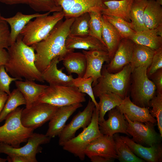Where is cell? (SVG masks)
<instances>
[{"instance_id":"6da1fadb","label":"cell","mask_w":162,"mask_h":162,"mask_svg":"<svg viewBox=\"0 0 162 162\" xmlns=\"http://www.w3.org/2000/svg\"><path fill=\"white\" fill-rule=\"evenodd\" d=\"M75 18L60 20L44 39L32 46L35 52V64L41 73L55 58L61 61L67 53L74 51L66 48L65 42Z\"/></svg>"},{"instance_id":"7a4b0ae2","label":"cell","mask_w":162,"mask_h":162,"mask_svg":"<svg viewBox=\"0 0 162 162\" xmlns=\"http://www.w3.org/2000/svg\"><path fill=\"white\" fill-rule=\"evenodd\" d=\"M7 50L9 58L4 67L12 77L20 80L24 78L44 82L41 73L35 64V52L33 47L25 44L20 35Z\"/></svg>"},{"instance_id":"3957f363","label":"cell","mask_w":162,"mask_h":162,"mask_svg":"<svg viewBox=\"0 0 162 162\" xmlns=\"http://www.w3.org/2000/svg\"><path fill=\"white\" fill-rule=\"evenodd\" d=\"M131 68L130 64L120 71L111 73L103 65L101 70L102 76L98 80L97 83L92 87L95 98L101 94L107 92L116 94L123 99L127 96L129 91Z\"/></svg>"},{"instance_id":"277c9868","label":"cell","mask_w":162,"mask_h":162,"mask_svg":"<svg viewBox=\"0 0 162 162\" xmlns=\"http://www.w3.org/2000/svg\"><path fill=\"white\" fill-rule=\"evenodd\" d=\"M47 12L30 21L21 32L20 35L23 42L29 46L44 39L56 24L64 17L62 11L53 13Z\"/></svg>"},{"instance_id":"5b68a950","label":"cell","mask_w":162,"mask_h":162,"mask_svg":"<svg viewBox=\"0 0 162 162\" xmlns=\"http://www.w3.org/2000/svg\"><path fill=\"white\" fill-rule=\"evenodd\" d=\"M23 109L18 107L7 116L4 124L0 126V142L19 148L33 133L34 130L25 127L22 123L21 115Z\"/></svg>"},{"instance_id":"8992f818","label":"cell","mask_w":162,"mask_h":162,"mask_svg":"<svg viewBox=\"0 0 162 162\" xmlns=\"http://www.w3.org/2000/svg\"><path fill=\"white\" fill-rule=\"evenodd\" d=\"M147 68L140 67L132 71L129 88L131 101L141 107H150V100L156 93V88L147 74Z\"/></svg>"},{"instance_id":"52a82bcc","label":"cell","mask_w":162,"mask_h":162,"mask_svg":"<svg viewBox=\"0 0 162 162\" xmlns=\"http://www.w3.org/2000/svg\"><path fill=\"white\" fill-rule=\"evenodd\" d=\"M99 110L95 107L89 125L77 136L65 143L62 146L63 149L84 160L86 147L93 140L102 135L99 128Z\"/></svg>"},{"instance_id":"ba28073f","label":"cell","mask_w":162,"mask_h":162,"mask_svg":"<svg viewBox=\"0 0 162 162\" xmlns=\"http://www.w3.org/2000/svg\"><path fill=\"white\" fill-rule=\"evenodd\" d=\"M85 96L74 86L49 85L37 102L60 107L85 102Z\"/></svg>"},{"instance_id":"9c48e42d","label":"cell","mask_w":162,"mask_h":162,"mask_svg":"<svg viewBox=\"0 0 162 162\" xmlns=\"http://www.w3.org/2000/svg\"><path fill=\"white\" fill-rule=\"evenodd\" d=\"M58 107L37 102L29 108L23 109L21 115L22 123L25 127L34 130L50 121Z\"/></svg>"},{"instance_id":"30bf717a","label":"cell","mask_w":162,"mask_h":162,"mask_svg":"<svg viewBox=\"0 0 162 162\" xmlns=\"http://www.w3.org/2000/svg\"><path fill=\"white\" fill-rule=\"evenodd\" d=\"M51 139L45 134L33 133L28 139L27 144L22 147L15 148L0 142V153L7 155H18L27 158L30 162H37L36 155L42 151V148L40 145L49 143Z\"/></svg>"},{"instance_id":"8fae6325","label":"cell","mask_w":162,"mask_h":162,"mask_svg":"<svg viewBox=\"0 0 162 162\" xmlns=\"http://www.w3.org/2000/svg\"><path fill=\"white\" fill-rule=\"evenodd\" d=\"M128 122L127 131L132 136L131 139L136 143L149 147L160 143L162 137L155 129V124L150 122L143 123L130 121L124 114Z\"/></svg>"},{"instance_id":"7c38bea8","label":"cell","mask_w":162,"mask_h":162,"mask_svg":"<svg viewBox=\"0 0 162 162\" xmlns=\"http://www.w3.org/2000/svg\"><path fill=\"white\" fill-rule=\"evenodd\" d=\"M61 7L65 19L76 17L91 11L101 12L106 8L104 2L110 0H55Z\"/></svg>"},{"instance_id":"4fadbf2b","label":"cell","mask_w":162,"mask_h":162,"mask_svg":"<svg viewBox=\"0 0 162 162\" xmlns=\"http://www.w3.org/2000/svg\"><path fill=\"white\" fill-rule=\"evenodd\" d=\"M95 107L94 103L90 98L84 110L80 111L74 117L58 136L59 145L62 146L66 142L75 136V134L79 129L81 128L84 129L89 125Z\"/></svg>"},{"instance_id":"5bb4252c","label":"cell","mask_w":162,"mask_h":162,"mask_svg":"<svg viewBox=\"0 0 162 162\" xmlns=\"http://www.w3.org/2000/svg\"><path fill=\"white\" fill-rule=\"evenodd\" d=\"M134 44L128 38L121 40L112 58L105 64L106 69L109 72H117L130 63Z\"/></svg>"},{"instance_id":"9a60e30c","label":"cell","mask_w":162,"mask_h":162,"mask_svg":"<svg viewBox=\"0 0 162 162\" xmlns=\"http://www.w3.org/2000/svg\"><path fill=\"white\" fill-rule=\"evenodd\" d=\"M87 61V67L83 77H91L93 79L92 87L98 82V79L102 76L101 70L104 63H108L110 60L107 52L100 50H82Z\"/></svg>"},{"instance_id":"2e32d148","label":"cell","mask_w":162,"mask_h":162,"mask_svg":"<svg viewBox=\"0 0 162 162\" xmlns=\"http://www.w3.org/2000/svg\"><path fill=\"white\" fill-rule=\"evenodd\" d=\"M82 103L58 107L50 120L48 128L45 135L51 138L58 136L70 116L78 108L82 106Z\"/></svg>"},{"instance_id":"e0dca14e","label":"cell","mask_w":162,"mask_h":162,"mask_svg":"<svg viewBox=\"0 0 162 162\" xmlns=\"http://www.w3.org/2000/svg\"><path fill=\"white\" fill-rule=\"evenodd\" d=\"M106 120L99 122L101 133L103 135L113 136L116 133L125 134L130 135L127 131L128 122L124 115L116 107L108 111Z\"/></svg>"},{"instance_id":"ac0fdd59","label":"cell","mask_w":162,"mask_h":162,"mask_svg":"<svg viewBox=\"0 0 162 162\" xmlns=\"http://www.w3.org/2000/svg\"><path fill=\"white\" fill-rule=\"evenodd\" d=\"M85 153L88 158L93 156L115 159L118 158L113 136L103 134L91 142L86 148Z\"/></svg>"},{"instance_id":"d6986e66","label":"cell","mask_w":162,"mask_h":162,"mask_svg":"<svg viewBox=\"0 0 162 162\" xmlns=\"http://www.w3.org/2000/svg\"><path fill=\"white\" fill-rule=\"evenodd\" d=\"M116 107L122 114L126 115L131 121L157 123L156 119L150 114L149 108L136 105L131 101L129 96L126 97L121 104Z\"/></svg>"},{"instance_id":"ffe728a7","label":"cell","mask_w":162,"mask_h":162,"mask_svg":"<svg viewBox=\"0 0 162 162\" xmlns=\"http://www.w3.org/2000/svg\"><path fill=\"white\" fill-rule=\"evenodd\" d=\"M120 136L132 152L145 162H162V148L160 143L145 147L136 143L127 136Z\"/></svg>"},{"instance_id":"44dd1931","label":"cell","mask_w":162,"mask_h":162,"mask_svg":"<svg viewBox=\"0 0 162 162\" xmlns=\"http://www.w3.org/2000/svg\"><path fill=\"white\" fill-rule=\"evenodd\" d=\"M60 60L58 57L53 59L46 68L41 73L42 78L50 86H73V78L63 72V69H59L57 65Z\"/></svg>"},{"instance_id":"7402d4cb","label":"cell","mask_w":162,"mask_h":162,"mask_svg":"<svg viewBox=\"0 0 162 162\" xmlns=\"http://www.w3.org/2000/svg\"><path fill=\"white\" fill-rule=\"evenodd\" d=\"M34 81L25 80L15 81V86L23 95L28 108L36 103L48 86L36 83Z\"/></svg>"},{"instance_id":"603a6c76","label":"cell","mask_w":162,"mask_h":162,"mask_svg":"<svg viewBox=\"0 0 162 162\" xmlns=\"http://www.w3.org/2000/svg\"><path fill=\"white\" fill-rule=\"evenodd\" d=\"M65 46L68 50H100L108 52L107 48L104 44L96 38L89 35L75 36L69 34L66 40Z\"/></svg>"},{"instance_id":"cb8c5ba5","label":"cell","mask_w":162,"mask_h":162,"mask_svg":"<svg viewBox=\"0 0 162 162\" xmlns=\"http://www.w3.org/2000/svg\"><path fill=\"white\" fill-rule=\"evenodd\" d=\"M44 14H25L18 12L14 16L5 18L1 16V19L6 21L10 26V45L16 41L20 33L27 24L32 19L41 16Z\"/></svg>"},{"instance_id":"d4e9b609","label":"cell","mask_w":162,"mask_h":162,"mask_svg":"<svg viewBox=\"0 0 162 162\" xmlns=\"http://www.w3.org/2000/svg\"><path fill=\"white\" fill-rule=\"evenodd\" d=\"M71 51L67 53L62 61L68 73L76 74L78 77H83L87 67L86 59L82 52Z\"/></svg>"},{"instance_id":"484cf974","label":"cell","mask_w":162,"mask_h":162,"mask_svg":"<svg viewBox=\"0 0 162 162\" xmlns=\"http://www.w3.org/2000/svg\"><path fill=\"white\" fill-rule=\"evenodd\" d=\"M134 0H110L105 2L106 8L101 12L102 15H111L121 18L130 22V12Z\"/></svg>"},{"instance_id":"4316f807","label":"cell","mask_w":162,"mask_h":162,"mask_svg":"<svg viewBox=\"0 0 162 162\" xmlns=\"http://www.w3.org/2000/svg\"><path fill=\"white\" fill-rule=\"evenodd\" d=\"M102 38L107 48L110 61L122 38L114 27L102 15Z\"/></svg>"},{"instance_id":"83f0119b","label":"cell","mask_w":162,"mask_h":162,"mask_svg":"<svg viewBox=\"0 0 162 162\" xmlns=\"http://www.w3.org/2000/svg\"><path fill=\"white\" fill-rule=\"evenodd\" d=\"M128 38L135 44L148 46L154 51L162 47V37L157 34L155 29L136 32Z\"/></svg>"},{"instance_id":"f1b7e54d","label":"cell","mask_w":162,"mask_h":162,"mask_svg":"<svg viewBox=\"0 0 162 162\" xmlns=\"http://www.w3.org/2000/svg\"><path fill=\"white\" fill-rule=\"evenodd\" d=\"M155 51L148 46L135 44L130 63L132 71L138 67L148 68L151 64Z\"/></svg>"},{"instance_id":"f546056e","label":"cell","mask_w":162,"mask_h":162,"mask_svg":"<svg viewBox=\"0 0 162 162\" xmlns=\"http://www.w3.org/2000/svg\"><path fill=\"white\" fill-rule=\"evenodd\" d=\"M145 25L148 29H155L162 24V7L155 0H148L144 10Z\"/></svg>"},{"instance_id":"4dcf8cb0","label":"cell","mask_w":162,"mask_h":162,"mask_svg":"<svg viewBox=\"0 0 162 162\" xmlns=\"http://www.w3.org/2000/svg\"><path fill=\"white\" fill-rule=\"evenodd\" d=\"M148 0H134L130 12V19L133 30L136 32L148 29L144 20V12Z\"/></svg>"},{"instance_id":"1f68e13d","label":"cell","mask_w":162,"mask_h":162,"mask_svg":"<svg viewBox=\"0 0 162 162\" xmlns=\"http://www.w3.org/2000/svg\"><path fill=\"white\" fill-rule=\"evenodd\" d=\"M99 99L98 103L99 107V122L104 120L106 113L109 110L119 105L123 99L117 94L110 92L100 94L98 97Z\"/></svg>"},{"instance_id":"d6a6232c","label":"cell","mask_w":162,"mask_h":162,"mask_svg":"<svg viewBox=\"0 0 162 162\" xmlns=\"http://www.w3.org/2000/svg\"><path fill=\"white\" fill-rule=\"evenodd\" d=\"M114 141L117 159L120 162H144L143 160L138 157L123 140L118 133L113 136Z\"/></svg>"},{"instance_id":"836d02e7","label":"cell","mask_w":162,"mask_h":162,"mask_svg":"<svg viewBox=\"0 0 162 162\" xmlns=\"http://www.w3.org/2000/svg\"><path fill=\"white\" fill-rule=\"evenodd\" d=\"M23 105H26L23 95L17 88L14 89L8 95L4 106L0 113V123L5 120L9 113Z\"/></svg>"},{"instance_id":"e575fe53","label":"cell","mask_w":162,"mask_h":162,"mask_svg":"<svg viewBox=\"0 0 162 162\" xmlns=\"http://www.w3.org/2000/svg\"><path fill=\"white\" fill-rule=\"evenodd\" d=\"M75 18L70 26L69 34L75 36L88 35L90 19L89 12L84 13Z\"/></svg>"},{"instance_id":"d590c367","label":"cell","mask_w":162,"mask_h":162,"mask_svg":"<svg viewBox=\"0 0 162 162\" xmlns=\"http://www.w3.org/2000/svg\"><path fill=\"white\" fill-rule=\"evenodd\" d=\"M102 15L114 27L122 38H128L136 32L133 30L130 22L116 16Z\"/></svg>"},{"instance_id":"8d00e7d4","label":"cell","mask_w":162,"mask_h":162,"mask_svg":"<svg viewBox=\"0 0 162 162\" xmlns=\"http://www.w3.org/2000/svg\"><path fill=\"white\" fill-rule=\"evenodd\" d=\"M89 13L90 19L88 35L96 38L105 45L102 36L103 24L101 12L91 11Z\"/></svg>"},{"instance_id":"74e56055","label":"cell","mask_w":162,"mask_h":162,"mask_svg":"<svg viewBox=\"0 0 162 162\" xmlns=\"http://www.w3.org/2000/svg\"><path fill=\"white\" fill-rule=\"evenodd\" d=\"M93 82V79L91 77L86 78L78 77L73 78V86L76 87L80 92L87 94L94 103L96 108L99 110L98 103L95 99L93 92L92 86Z\"/></svg>"},{"instance_id":"f35d334b","label":"cell","mask_w":162,"mask_h":162,"mask_svg":"<svg viewBox=\"0 0 162 162\" xmlns=\"http://www.w3.org/2000/svg\"><path fill=\"white\" fill-rule=\"evenodd\" d=\"M149 105L152 107L149 110L150 113L156 118L158 129L162 137V93H156L150 100Z\"/></svg>"},{"instance_id":"ab89813d","label":"cell","mask_w":162,"mask_h":162,"mask_svg":"<svg viewBox=\"0 0 162 162\" xmlns=\"http://www.w3.org/2000/svg\"><path fill=\"white\" fill-rule=\"evenodd\" d=\"M28 5L34 10L40 12L54 13L62 11L55 0H28Z\"/></svg>"},{"instance_id":"60d3db41","label":"cell","mask_w":162,"mask_h":162,"mask_svg":"<svg viewBox=\"0 0 162 162\" xmlns=\"http://www.w3.org/2000/svg\"><path fill=\"white\" fill-rule=\"evenodd\" d=\"M20 79L10 76L6 71L4 66L0 67V90L6 93L8 95L10 92V84L13 82Z\"/></svg>"},{"instance_id":"b9f144b4","label":"cell","mask_w":162,"mask_h":162,"mask_svg":"<svg viewBox=\"0 0 162 162\" xmlns=\"http://www.w3.org/2000/svg\"><path fill=\"white\" fill-rule=\"evenodd\" d=\"M10 31L8 23L0 20V49H7L10 45Z\"/></svg>"},{"instance_id":"7bdbcfd3","label":"cell","mask_w":162,"mask_h":162,"mask_svg":"<svg viewBox=\"0 0 162 162\" xmlns=\"http://www.w3.org/2000/svg\"><path fill=\"white\" fill-rule=\"evenodd\" d=\"M161 68H162V47L155 51L151 64L147 70V74L148 78Z\"/></svg>"},{"instance_id":"ee69618b","label":"cell","mask_w":162,"mask_h":162,"mask_svg":"<svg viewBox=\"0 0 162 162\" xmlns=\"http://www.w3.org/2000/svg\"><path fill=\"white\" fill-rule=\"evenodd\" d=\"M149 78L154 84L156 88V93H162V68L153 74Z\"/></svg>"},{"instance_id":"f6af8a7d","label":"cell","mask_w":162,"mask_h":162,"mask_svg":"<svg viewBox=\"0 0 162 162\" xmlns=\"http://www.w3.org/2000/svg\"><path fill=\"white\" fill-rule=\"evenodd\" d=\"M8 162H30L27 158L19 155L14 154L8 155L6 158Z\"/></svg>"},{"instance_id":"bcb514c9","label":"cell","mask_w":162,"mask_h":162,"mask_svg":"<svg viewBox=\"0 0 162 162\" xmlns=\"http://www.w3.org/2000/svg\"><path fill=\"white\" fill-rule=\"evenodd\" d=\"M9 58L8 51L5 49H0V67L5 66L7 63Z\"/></svg>"},{"instance_id":"7dc6e473","label":"cell","mask_w":162,"mask_h":162,"mask_svg":"<svg viewBox=\"0 0 162 162\" xmlns=\"http://www.w3.org/2000/svg\"><path fill=\"white\" fill-rule=\"evenodd\" d=\"M92 162H112L115 159L100 156H93L88 158Z\"/></svg>"},{"instance_id":"c3c4849f","label":"cell","mask_w":162,"mask_h":162,"mask_svg":"<svg viewBox=\"0 0 162 162\" xmlns=\"http://www.w3.org/2000/svg\"><path fill=\"white\" fill-rule=\"evenodd\" d=\"M0 2L10 5L19 4H28V0H0Z\"/></svg>"},{"instance_id":"681fc988","label":"cell","mask_w":162,"mask_h":162,"mask_svg":"<svg viewBox=\"0 0 162 162\" xmlns=\"http://www.w3.org/2000/svg\"><path fill=\"white\" fill-rule=\"evenodd\" d=\"M8 96L6 93L0 90V113L4 106Z\"/></svg>"},{"instance_id":"f907efd6","label":"cell","mask_w":162,"mask_h":162,"mask_svg":"<svg viewBox=\"0 0 162 162\" xmlns=\"http://www.w3.org/2000/svg\"><path fill=\"white\" fill-rule=\"evenodd\" d=\"M157 34L162 37V24L158 26L156 28Z\"/></svg>"},{"instance_id":"816d5d0a","label":"cell","mask_w":162,"mask_h":162,"mask_svg":"<svg viewBox=\"0 0 162 162\" xmlns=\"http://www.w3.org/2000/svg\"><path fill=\"white\" fill-rule=\"evenodd\" d=\"M7 161V159L3 158H0V162H5Z\"/></svg>"},{"instance_id":"f5cc1de1","label":"cell","mask_w":162,"mask_h":162,"mask_svg":"<svg viewBox=\"0 0 162 162\" xmlns=\"http://www.w3.org/2000/svg\"><path fill=\"white\" fill-rule=\"evenodd\" d=\"M158 3L162 6V0H155Z\"/></svg>"},{"instance_id":"db71d44e","label":"cell","mask_w":162,"mask_h":162,"mask_svg":"<svg viewBox=\"0 0 162 162\" xmlns=\"http://www.w3.org/2000/svg\"><path fill=\"white\" fill-rule=\"evenodd\" d=\"M1 14H0V20L1 19Z\"/></svg>"},{"instance_id":"11a10c76","label":"cell","mask_w":162,"mask_h":162,"mask_svg":"<svg viewBox=\"0 0 162 162\" xmlns=\"http://www.w3.org/2000/svg\"></svg>"}]
</instances>
